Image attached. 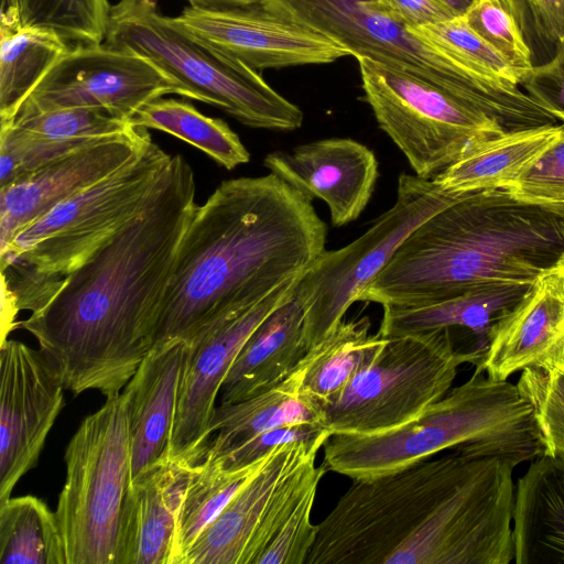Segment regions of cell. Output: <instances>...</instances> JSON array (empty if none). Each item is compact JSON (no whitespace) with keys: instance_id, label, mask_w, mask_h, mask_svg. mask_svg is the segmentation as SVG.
<instances>
[{"instance_id":"34","label":"cell","mask_w":564,"mask_h":564,"mask_svg":"<svg viewBox=\"0 0 564 564\" xmlns=\"http://www.w3.org/2000/svg\"><path fill=\"white\" fill-rule=\"evenodd\" d=\"M409 29L421 40L466 67L520 86L523 73L517 70L499 51L474 31L464 14Z\"/></svg>"},{"instance_id":"40","label":"cell","mask_w":564,"mask_h":564,"mask_svg":"<svg viewBox=\"0 0 564 564\" xmlns=\"http://www.w3.org/2000/svg\"><path fill=\"white\" fill-rule=\"evenodd\" d=\"M330 435V431L323 423L283 425L262 432L215 457L219 458L225 467L240 468L260 460L275 447L291 442L304 441L324 446Z\"/></svg>"},{"instance_id":"9","label":"cell","mask_w":564,"mask_h":564,"mask_svg":"<svg viewBox=\"0 0 564 564\" xmlns=\"http://www.w3.org/2000/svg\"><path fill=\"white\" fill-rule=\"evenodd\" d=\"M105 45L150 61L182 88V96L220 108L259 129L293 131L304 113L240 61L180 30L154 0H120L110 7Z\"/></svg>"},{"instance_id":"1","label":"cell","mask_w":564,"mask_h":564,"mask_svg":"<svg viewBox=\"0 0 564 564\" xmlns=\"http://www.w3.org/2000/svg\"><path fill=\"white\" fill-rule=\"evenodd\" d=\"M196 182L172 156L144 208L68 274L37 312L17 322L74 395L121 393L155 345L181 239L197 208Z\"/></svg>"},{"instance_id":"7","label":"cell","mask_w":564,"mask_h":564,"mask_svg":"<svg viewBox=\"0 0 564 564\" xmlns=\"http://www.w3.org/2000/svg\"><path fill=\"white\" fill-rule=\"evenodd\" d=\"M270 9L348 51L436 85L479 108L508 131L532 127L539 105L518 84L479 74L413 34L376 0H264Z\"/></svg>"},{"instance_id":"15","label":"cell","mask_w":564,"mask_h":564,"mask_svg":"<svg viewBox=\"0 0 564 564\" xmlns=\"http://www.w3.org/2000/svg\"><path fill=\"white\" fill-rule=\"evenodd\" d=\"M300 278L290 280L253 305L226 314L188 341L191 350L170 445L172 460L196 465L204 458L216 398L230 367L253 330L290 295Z\"/></svg>"},{"instance_id":"43","label":"cell","mask_w":564,"mask_h":564,"mask_svg":"<svg viewBox=\"0 0 564 564\" xmlns=\"http://www.w3.org/2000/svg\"><path fill=\"white\" fill-rule=\"evenodd\" d=\"M536 31L555 44L564 41V0H524Z\"/></svg>"},{"instance_id":"45","label":"cell","mask_w":564,"mask_h":564,"mask_svg":"<svg viewBox=\"0 0 564 564\" xmlns=\"http://www.w3.org/2000/svg\"><path fill=\"white\" fill-rule=\"evenodd\" d=\"M451 9H453L457 14H464L474 0H441Z\"/></svg>"},{"instance_id":"28","label":"cell","mask_w":564,"mask_h":564,"mask_svg":"<svg viewBox=\"0 0 564 564\" xmlns=\"http://www.w3.org/2000/svg\"><path fill=\"white\" fill-rule=\"evenodd\" d=\"M368 316L343 318L319 343L310 348L295 371L300 392L322 408L336 395L386 345L379 330L370 334Z\"/></svg>"},{"instance_id":"6","label":"cell","mask_w":564,"mask_h":564,"mask_svg":"<svg viewBox=\"0 0 564 564\" xmlns=\"http://www.w3.org/2000/svg\"><path fill=\"white\" fill-rule=\"evenodd\" d=\"M171 159L150 138L121 167L20 229L0 251L1 285L18 312L41 310L68 274L140 213Z\"/></svg>"},{"instance_id":"42","label":"cell","mask_w":564,"mask_h":564,"mask_svg":"<svg viewBox=\"0 0 564 564\" xmlns=\"http://www.w3.org/2000/svg\"><path fill=\"white\" fill-rule=\"evenodd\" d=\"M378 7L408 28L453 19L457 14L441 0H376Z\"/></svg>"},{"instance_id":"29","label":"cell","mask_w":564,"mask_h":564,"mask_svg":"<svg viewBox=\"0 0 564 564\" xmlns=\"http://www.w3.org/2000/svg\"><path fill=\"white\" fill-rule=\"evenodd\" d=\"M70 48L48 29L0 26V124L13 119L31 91Z\"/></svg>"},{"instance_id":"4","label":"cell","mask_w":564,"mask_h":564,"mask_svg":"<svg viewBox=\"0 0 564 564\" xmlns=\"http://www.w3.org/2000/svg\"><path fill=\"white\" fill-rule=\"evenodd\" d=\"M563 256L564 204L464 193L414 229L358 301L413 306L492 281L533 283Z\"/></svg>"},{"instance_id":"30","label":"cell","mask_w":564,"mask_h":564,"mask_svg":"<svg viewBox=\"0 0 564 564\" xmlns=\"http://www.w3.org/2000/svg\"><path fill=\"white\" fill-rule=\"evenodd\" d=\"M265 457L240 468H228L219 458L205 454L198 464L192 466L177 513L175 564H183L199 534L223 511Z\"/></svg>"},{"instance_id":"31","label":"cell","mask_w":564,"mask_h":564,"mask_svg":"<svg viewBox=\"0 0 564 564\" xmlns=\"http://www.w3.org/2000/svg\"><path fill=\"white\" fill-rule=\"evenodd\" d=\"M129 122L132 127L172 134L227 170L250 160L249 151L224 120L207 117L185 101L158 98L140 108Z\"/></svg>"},{"instance_id":"37","label":"cell","mask_w":564,"mask_h":564,"mask_svg":"<svg viewBox=\"0 0 564 564\" xmlns=\"http://www.w3.org/2000/svg\"><path fill=\"white\" fill-rule=\"evenodd\" d=\"M516 384L533 409L544 455L564 457V365L527 367Z\"/></svg>"},{"instance_id":"35","label":"cell","mask_w":564,"mask_h":564,"mask_svg":"<svg viewBox=\"0 0 564 564\" xmlns=\"http://www.w3.org/2000/svg\"><path fill=\"white\" fill-rule=\"evenodd\" d=\"M6 124L36 138L62 142H94L127 133L134 128L129 121L101 108L57 109Z\"/></svg>"},{"instance_id":"38","label":"cell","mask_w":564,"mask_h":564,"mask_svg":"<svg viewBox=\"0 0 564 564\" xmlns=\"http://www.w3.org/2000/svg\"><path fill=\"white\" fill-rule=\"evenodd\" d=\"M318 484L303 492L256 564H305L318 531L311 520Z\"/></svg>"},{"instance_id":"26","label":"cell","mask_w":564,"mask_h":564,"mask_svg":"<svg viewBox=\"0 0 564 564\" xmlns=\"http://www.w3.org/2000/svg\"><path fill=\"white\" fill-rule=\"evenodd\" d=\"M564 123L496 135L468 148L433 181L451 193L505 188L560 137Z\"/></svg>"},{"instance_id":"21","label":"cell","mask_w":564,"mask_h":564,"mask_svg":"<svg viewBox=\"0 0 564 564\" xmlns=\"http://www.w3.org/2000/svg\"><path fill=\"white\" fill-rule=\"evenodd\" d=\"M189 350V343L182 339L156 343L124 387L132 481L169 458Z\"/></svg>"},{"instance_id":"19","label":"cell","mask_w":564,"mask_h":564,"mask_svg":"<svg viewBox=\"0 0 564 564\" xmlns=\"http://www.w3.org/2000/svg\"><path fill=\"white\" fill-rule=\"evenodd\" d=\"M263 165L310 199L325 202L334 227L356 220L378 180L372 150L349 138H329L273 151Z\"/></svg>"},{"instance_id":"32","label":"cell","mask_w":564,"mask_h":564,"mask_svg":"<svg viewBox=\"0 0 564 564\" xmlns=\"http://www.w3.org/2000/svg\"><path fill=\"white\" fill-rule=\"evenodd\" d=\"M1 564H66L55 511L31 495L0 503Z\"/></svg>"},{"instance_id":"25","label":"cell","mask_w":564,"mask_h":564,"mask_svg":"<svg viewBox=\"0 0 564 564\" xmlns=\"http://www.w3.org/2000/svg\"><path fill=\"white\" fill-rule=\"evenodd\" d=\"M192 466L169 457L133 479L126 564H175L177 513Z\"/></svg>"},{"instance_id":"11","label":"cell","mask_w":564,"mask_h":564,"mask_svg":"<svg viewBox=\"0 0 564 564\" xmlns=\"http://www.w3.org/2000/svg\"><path fill=\"white\" fill-rule=\"evenodd\" d=\"M365 99L415 175L433 180L468 148L508 131L454 94L367 57L356 58Z\"/></svg>"},{"instance_id":"13","label":"cell","mask_w":564,"mask_h":564,"mask_svg":"<svg viewBox=\"0 0 564 564\" xmlns=\"http://www.w3.org/2000/svg\"><path fill=\"white\" fill-rule=\"evenodd\" d=\"M321 444L297 441L271 451L199 534L183 564H256L303 492L321 481Z\"/></svg>"},{"instance_id":"24","label":"cell","mask_w":564,"mask_h":564,"mask_svg":"<svg viewBox=\"0 0 564 564\" xmlns=\"http://www.w3.org/2000/svg\"><path fill=\"white\" fill-rule=\"evenodd\" d=\"M516 564H564V457L543 455L518 479Z\"/></svg>"},{"instance_id":"8","label":"cell","mask_w":564,"mask_h":564,"mask_svg":"<svg viewBox=\"0 0 564 564\" xmlns=\"http://www.w3.org/2000/svg\"><path fill=\"white\" fill-rule=\"evenodd\" d=\"M64 462L55 514L66 564H126L133 488L123 392L82 421Z\"/></svg>"},{"instance_id":"23","label":"cell","mask_w":564,"mask_h":564,"mask_svg":"<svg viewBox=\"0 0 564 564\" xmlns=\"http://www.w3.org/2000/svg\"><path fill=\"white\" fill-rule=\"evenodd\" d=\"M533 283L492 281L427 304L382 306L379 332L391 337L463 328L474 336L484 356L492 326L519 303Z\"/></svg>"},{"instance_id":"22","label":"cell","mask_w":564,"mask_h":564,"mask_svg":"<svg viewBox=\"0 0 564 564\" xmlns=\"http://www.w3.org/2000/svg\"><path fill=\"white\" fill-rule=\"evenodd\" d=\"M296 283L242 346L221 386L220 404L240 402L276 386L308 352L306 304Z\"/></svg>"},{"instance_id":"46","label":"cell","mask_w":564,"mask_h":564,"mask_svg":"<svg viewBox=\"0 0 564 564\" xmlns=\"http://www.w3.org/2000/svg\"><path fill=\"white\" fill-rule=\"evenodd\" d=\"M560 269L564 272V256L562 258V262H561Z\"/></svg>"},{"instance_id":"5","label":"cell","mask_w":564,"mask_h":564,"mask_svg":"<svg viewBox=\"0 0 564 564\" xmlns=\"http://www.w3.org/2000/svg\"><path fill=\"white\" fill-rule=\"evenodd\" d=\"M323 447L326 470L352 480L394 473L445 449L514 467L545 453L533 409L517 384L477 369L413 421L378 434H333Z\"/></svg>"},{"instance_id":"14","label":"cell","mask_w":564,"mask_h":564,"mask_svg":"<svg viewBox=\"0 0 564 564\" xmlns=\"http://www.w3.org/2000/svg\"><path fill=\"white\" fill-rule=\"evenodd\" d=\"M167 94L182 96V88L147 58L104 43L76 45L47 72L11 121L64 108H101L130 121L144 105Z\"/></svg>"},{"instance_id":"27","label":"cell","mask_w":564,"mask_h":564,"mask_svg":"<svg viewBox=\"0 0 564 564\" xmlns=\"http://www.w3.org/2000/svg\"><path fill=\"white\" fill-rule=\"evenodd\" d=\"M297 423L324 424V413L317 402L300 392V378L294 370L254 397L216 406L209 423L210 434L216 435L206 453L218 456L262 432Z\"/></svg>"},{"instance_id":"17","label":"cell","mask_w":564,"mask_h":564,"mask_svg":"<svg viewBox=\"0 0 564 564\" xmlns=\"http://www.w3.org/2000/svg\"><path fill=\"white\" fill-rule=\"evenodd\" d=\"M171 19L199 43L254 70L329 64L349 55L323 34L264 2L232 10L188 6Z\"/></svg>"},{"instance_id":"16","label":"cell","mask_w":564,"mask_h":564,"mask_svg":"<svg viewBox=\"0 0 564 564\" xmlns=\"http://www.w3.org/2000/svg\"><path fill=\"white\" fill-rule=\"evenodd\" d=\"M0 503L32 469L65 404L57 368L41 350L7 338L0 345Z\"/></svg>"},{"instance_id":"41","label":"cell","mask_w":564,"mask_h":564,"mask_svg":"<svg viewBox=\"0 0 564 564\" xmlns=\"http://www.w3.org/2000/svg\"><path fill=\"white\" fill-rule=\"evenodd\" d=\"M519 84L534 101L564 123V41L556 43L555 55L547 63L525 70Z\"/></svg>"},{"instance_id":"12","label":"cell","mask_w":564,"mask_h":564,"mask_svg":"<svg viewBox=\"0 0 564 564\" xmlns=\"http://www.w3.org/2000/svg\"><path fill=\"white\" fill-rule=\"evenodd\" d=\"M462 194L415 174L399 175L394 204L359 238L340 249L325 250L299 279L310 347L337 326L414 229Z\"/></svg>"},{"instance_id":"33","label":"cell","mask_w":564,"mask_h":564,"mask_svg":"<svg viewBox=\"0 0 564 564\" xmlns=\"http://www.w3.org/2000/svg\"><path fill=\"white\" fill-rule=\"evenodd\" d=\"M107 0H1L0 26L48 29L77 45L105 41Z\"/></svg>"},{"instance_id":"18","label":"cell","mask_w":564,"mask_h":564,"mask_svg":"<svg viewBox=\"0 0 564 564\" xmlns=\"http://www.w3.org/2000/svg\"><path fill=\"white\" fill-rule=\"evenodd\" d=\"M145 128L106 138L31 171L0 187V251L24 226L84 191L139 154Z\"/></svg>"},{"instance_id":"39","label":"cell","mask_w":564,"mask_h":564,"mask_svg":"<svg viewBox=\"0 0 564 564\" xmlns=\"http://www.w3.org/2000/svg\"><path fill=\"white\" fill-rule=\"evenodd\" d=\"M507 189L527 202L564 204V130Z\"/></svg>"},{"instance_id":"10","label":"cell","mask_w":564,"mask_h":564,"mask_svg":"<svg viewBox=\"0 0 564 564\" xmlns=\"http://www.w3.org/2000/svg\"><path fill=\"white\" fill-rule=\"evenodd\" d=\"M480 359L457 349L449 328L388 337L378 356L323 405L324 424L332 435L402 426L449 391L459 366Z\"/></svg>"},{"instance_id":"3","label":"cell","mask_w":564,"mask_h":564,"mask_svg":"<svg viewBox=\"0 0 564 564\" xmlns=\"http://www.w3.org/2000/svg\"><path fill=\"white\" fill-rule=\"evenodd\" d=\"M326 235L312 199L278 175L224 181L181 239L155 344L188 343L302 275L325 251Z\"/></svg>"},{"instance_id":"20","label":"cell","mask_w":564,"mask_h":564,"mask_svg":"<svg viewBox=\"0 0 564 564\" xmlns=\"http://www.w3.org/2000/svg\"><path fill=\"white\" fill-rule=\"evenodd\" d=\"M541 365H564V272L560 268L536 279L492 326L475 367L492 379L507 380Z\"/></svg>"},{"instance_id":"2","label":"cell","mask_w":564,"mask_h":564,"mask_svg":"<svg viewBox=\"0 0 564 564\" xmlns=\"http://www.w3.org/2000/svg\"><path fill=\"white\" fill-rule=\"evenodd\" d=\"M514 466L452 449L354 480L305 564H510Z\"/></svg>"},{"instance_id":"36","label":"cell","mask_w":564,"mask_h":564,"mask_svg":"<svg viewBox=\"0 0 564 564\" xmlns=\"http://www.w3.org/2000/svg\"><path fill=\"white\" fill-rule=\"evenodd\" d=\"M464 17L517 70L524 73L533 66L519 0H474Z\"/></svg>"},{"instance_id":"44","label":"cell","mask_w":564,"mask_h":564,"mask_svg":"<svg viewBox=\"0 0 564 564\" xmlns=\"http://www.w3.org/2000/svg\"><path fill=\"white\" fill-rule=\"evenodd\" d=\"M191 7L205 10H232L262 3L264 0H186Z\"/></svg>"}]
</instances>
